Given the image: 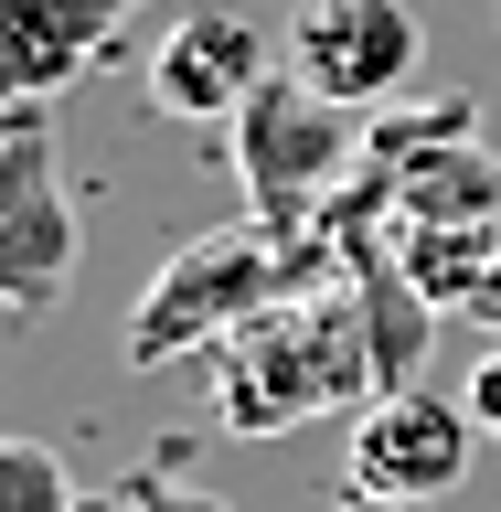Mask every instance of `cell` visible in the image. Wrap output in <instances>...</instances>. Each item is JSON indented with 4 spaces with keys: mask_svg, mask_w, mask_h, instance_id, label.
<instances>
[{
    "mask_svg": "<svg viewBox=\"0 0 501 512\" xmlns=\"http://www.w3.org/2000/svg\"><path fill=\"white\" fill-rule=\"evenodd\" d=\"M86 491L64 480V459L43 438H0V512H75Z\"/></svg>",
    "mask_w": 501,
    "mask_h": 512,
    "instance_id": "cell-10",
    "label": "cell"
},
{
    "mask_svg": "<svg viewBox=\"0 0 501 512\" xmlns=\"http://www.w3.org/2000/svg\"><path fill=\"white\" fill-rule=\"evenodd\" d=\"M75 512H128V502H118V491H86V502H75Z\"/></svg>",
    "mask_w": 501,
    "mask_h": 512,
    "instance_id": "cell-15",
    "label": "cell"
},
{
    "mask_svg": "<svg viewBox=\"0 0 501 512\" xmlns=\"http://www.w3.org/2000/svg\"><path fill=\"white\" fill-rule=\"evenodd\" d=\"M480 459V427L470 406H448V395H374V406H352V480L363 491H395V502H448Z\"/></svg>",
    "mask_w": 501,
    "mask_h": 512,
    "instance_id": "cell-7",
    "label": "cell"
},
{
    "mask_svg": "<svg viewBox=\"0 0 501 512\" xmlns=\"http://www.w3.org/2000/svg\"><path fill=\"white\" fill-rule=\"evenodd\" d=\"M416 54H427V32L406 0H310L288 22V75L320 86L331 107H384L416 75Z\"/></svg>",
    "mask_w": 501,
    "mask_h": 512,
    "instance_id": "cell-6",
    "label": "cell"
},
{
    "mask_svg": "<svg viewBox=\"0 0 501 512\" xmlns=\"http://www.w3.org/2000/svg\"><path fill=\"white\" fill-rule=\"evenodd\" d=\"M128 0H0V107H54L118 43Z\"/></svg>",
    "mask_w": 501,
    "mask_h": 512,
    "instance_id": "cell-8",
    "label": "cell"
},
{
    "mask_svg": "<svg viewBox=\"0 0 501 512\" xmlns=\"http://www.w3.org/2000/svg\"><path fill=\"white\" fill-rule=\"evenodd\" d=\"M214 406L235 438H288L331 406H374V342L352 299H278L214 342Z\"/></svg>",
    "mask_w": 501,
    "mask_h": 512,
    "instance_id": "cell-1",
    "label": "cell"
},
{
    "mask_svg": "<svg viewBox=\"0 0 501 512\" xmlns=\"http://www.w3.org/2000/svg\"><path fill=\"white\" fill-rule=\"evenodd\" d=\"M288 224H214L192 246L160 256V278L139 288L128 310V363H171V352H203V342H235L256 310L288 299Z\"/></svg>",
    "mask_w": 501,
    "mask_h": 512,
    "instance_id": "cell-2",
    "label": "cell"
},
{
    "mask_svg": "<svg viewBox=\"0 0 501 512\" xmlns=\"http://www.w3.org/2000/svg\"><path fill=\"white\" fill-rule=\"evenodd\" d=\"M75 288V203H64L43 118L0 150V320H43Z\"/></svg>",
    "mask_w": 501,
    "mask_h": 512,
    "instance_id": "cell-5",
    "label": "cell"
},
{
    "mask_svg": "<svg viewBox=\"0 0 501 512\" xmlns=\"http://www.w3.org/2000/svg\"><path fill=\"white\" fill-rule=\"evenodd\" d=\"M459 406H470V427H480V438H501V352L470 374V395H459Z\"/></svg>",
    "mask_w": 501,
    "mask_h": 512,
    "instance_id": "cell-12",
    "label": "cell"
},
{
    "mask_svg": "<svg viewBox=\"0 0 501 512\" xmlns=\"http://www.w3.org/2000/svg\"><path fill=\"white\" fill-rule=\"evenodd\" d=\"M352 310H363V342H374V395H406V384H416V352H427V320H438V299H427L406 267H374V278L352 288Z\"/></svg>",
    "mask_w": 501,
    "mask_h": 512,
    "instance_id": "cell-9",
    "label": "cell"
},
{
    "mask_svg": "<svg viewBox=\"0 0 501 512\" xmlns=\"http://www.w3.org/2000/svg\"><path fill=\"white\" fill-rule=\"evenodd\" d=\"M342 512H438V502H395V491H363V480H352V491H342Z\"/></svg>",
    "mask_w": 501,
    "mask_h": 512,
    "instance_id": "cell-13",
    "label": "cell"
},
{
    "mask_svg": "<svg viewBox=\"0 0 501 512\" xmlns=\"http://www.w3.org/2000/svg\"><path fill=\"white\" fill-rule=\"evenodd\" d=\"M267 75H278V43L235 0H182V22L150 43V107L182 118V128H214V118L235 128Z\"/></svg>",
    "mask_w": 501,
    "mask_h": 512,
    "instance_id": "cell-4",
    "label": "cell"
},
{
    "mask_svg": "<svg viewBox=\"0 0 501 512\" xmlns=\"http://www.w3.org/2000/svg\"><path fill=\"white\" fill-rule=\"evenodd\" d=\"M128 512H235V502H224V491H192V480H139Z\"/></svg>",
    "mask_w": 501,
    "mask_h": 512,
    "instance_id": "cell-11",
    "label": "cell"
},
{
    "mask_svg": "<svg viewBox=\"0 0 501 512\" xmlns=\"http://www.w3.org/2000/svg\"><path fill=\"white\" fill-rule=\"evenodd\" d=\"M22 128H32V107H0V150H11V139H22Z\"/></svg>",
    "mask_w": 501,
    "mask_h": 512,
    "instance_id": "cell-14",
    "label": "cell"
},
{
    "mask_svg": "<svg viewBox=\"0 0 501 512\" xmlns=\"http://www.w3.org/2000/svg\"><path fill=\"white\" fill-rule=\"evenodd\" d=\"M352 160H363V107H331L299 75H267L235 118V171H246L256 224H299Z\"/></svg>",
    "mask_w": 501,
    "mask_h": 512,
    "instance_id": "cell-3",
    "label": "cell"
}]
</instances>
